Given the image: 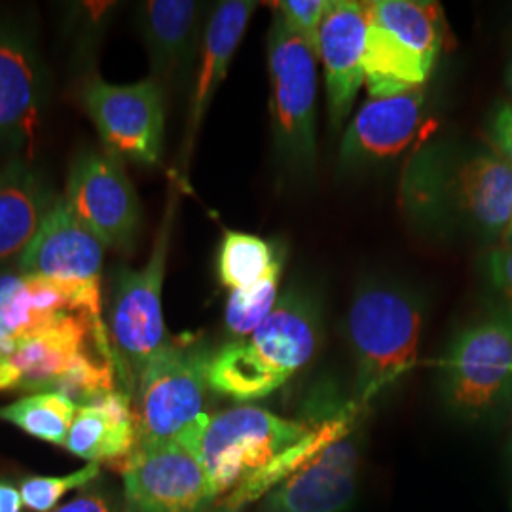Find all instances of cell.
I'll use <instances>...</instances> for the list:
<instances>
[{"label": "cell", "instance_id": "25", "mask_svg": "<svg viewBox=\"0 0 512 512\" xmlns=\"http://www.w3.org/2000/svg\"><path fill=\"white\" fill-rule=\"evenodd\" d=\"M283 272V256L275 262L272 272L255 287L245 291H230L224 308V327L232 340L255 332L274 311L279 300V283Z\"/></svg>", "mask_w": 512, "mask_h": 512}, {"label": "cell", "instance_id": "28", "mask_svg": "<svg viewBox=\"0 0 512 512\" xmlns=\"http://www.w3.org/2000/svg\"><path fill=\"white\" fill-rule=\"evenodd\" d=\"M285 476V471L279 465H272L266 471L245 480L234 492L224 495L207 512H245V509L262 499L274 486H277Z\"/></svg>", "mask_w": 512, "mask_h": 512}, {"label": "cell", "instance_id": "20", "mask_svg": "<svg viewBox=\"0 0 512 512\" xmlns=\"http://www.w3.org/2000/svg\"><path fill=\"white\" fill-rule=\"evenodd\" d=\"M46 175L29 162L14 158L0 171V268H18L19 258L54 205Z\"/></svg>", "mask_w": 512, "mask_h": 512}, {"label": "cell", "instance_id": "22", "mask_svg": "<svg viewBox=\"0 0 512 512\" xmlns=\"http://www.w3.org/2000/svg\"><path fill=\"white\" fill-rule=\"evenodd\" d=\"M370 18L435 67L444 46V12L431 0H372Z\"/></svg>", "mask_w": 512, "mask_h": 512}, {"label": "cell", "instance_id": "30", "mask_svg": "<svg viewBox=\"0 0 512 512\" xmlns=\"http://www.w3.org/2000/svg\"><path fill=\"white\" fill-rule=\"evenodd\" d=\"M488 143L497 156L512 165V103H499L488 122Z\"/></svg>", "mask_w": 512, "mask_h": 512}, {"label": "cell", "instance_id": "31", "mask_svg": "<svg viewBox=\"0 0 512 512\" xmlns=\"http://www.w3.org/2000/svg\"><path fill=\"white\" fill-rule=\"evenodd\" d=\"M52 512H122L116 499L105 490L82 492L73 501L57 507Z\"/></svg>", "mask_w": 512, "mask_h": 512}, {"label": "cell", "instance_id": "23", "mask_svg": "<svg viewBox=\"0 0 512 512\" xmlns=\"http://www.w3.org/2000/svg\"><path fill=\"white\" fill-rule=\"evenodd\" d=\"M283 256L272 243L245 232H226L219 251L220 283L230 291L255 287Z\"/></svg>", "mask_w": 512, "mask_h": 512}, {"label": "cell", "instance_id": "6", "mask_svg": "<svg viewBox=\"0 0 512 512\" xmlns=\"http://www.w3.org/2000/svg\"><path fill=\"white\" fill-rule=\"evenodd\" d=\"M440 395L463 418L494 414L512 399V313L495 311L463 327L439 363Z\"/></svg>", "mask_w": 512, "mask_h": 512}, {"label": "cell", "instance_id": "2", "mask_svg": "<svg viewBox=\"0 0 512 512\" xmlns=\"http://www.w3.org/2000/svg\"><path fill=\"white\" fill-rule=\"evenodd\" d=\"M423 302L393 281H363L349 304V348L355 366V403L365 410L414 370L420 355Z\"/></svg>", "mask_w": 512, "mask_h": 512}, {"label": "cell", "instance_id": "33", "mask_svg": "<svg viewBox=\"0 0 512 512\" xmlns=\"http://www.w3.org/2000/svg\"><path fill=\"white\" fill-rule=\"evenodd\" d=\"M21 509L23 497L18 486L8 480H0V512H21Z\"/></svg>", "mask_w": 512, "mask_h": 512}, {"label": "cell", "instance_id": "14", "mask_svg": "<svg viewBox=\"0 0 512 512\" xmlns=\"http://www.w3.org/2000/svg\"><path fill=\"white\" fill-rule=\"evenodd\" d=\"M46 99V69L29 27L0 19V150L33 152Z\"/></svg>", "mask_w": 512, "mask_h": 512}, {"label": "cell", "instance_id": "32", "mask_svg": "<svg viewBox=\"0 0 512 512\" xmlns=\"http://www.w3.org/2000/svg\"><path fill=\"white\" fill-rule=\"evenodd\" d=\"M25 275L19 272V268H0V310L10 300V296L18 291Z\"/></svg>", "mask_w": 512, "mask_h": 512}, {"label": "cell", "instance_id": "12", "mask_svg": "<svg viewBox=\"0 0 512 512\" xmlns=\"http://www.w3.org/2000/svg\"><path fill=\"white\" fill-rule=\"evenodd\" d=\"M93 349L116 363L105 319H95L90 313H67L48 327L19 338L12 353L0 361V389L31 395L52 393L59 378Z\"/></svg>", "mask_w": 512, "mask_h": 512}, {"label": "cell", "instance_id": "26", "mask_svg": "<svg viewBox=\"0 0 512 512\" xmlns=\"http://www.w3.org/2000/svg\"><path fill=\"white\" fill-rule=\"evenodd\" d=\"M99 473V463H90L71 475L29 476L19 484L23 505L35 512H52L65 495L92 484Z\"/></svg>", "mask_w": 512, "mask_h": 512}, {"label": "cell", "instance_id": "11", "mask_svg": "<svg viewBox=\"0 0 512 512\" xmlns=\"http://www.w3.org/2000/svg\"><path fill=\"white\" fill-rule=\"evenodd\" d=\"M84 105L101 141L114 156L139 165L162 158L165 90L152 78L116 86L92 78L84 86Z\"/></svg>", "mask_w": 512, "mask_h": 512}, {"label": "cell", "instance_id": "19", "mask_svg": "<svg viewBox=\"0 0 512 512\" xmlns=\"http://www.w3.org/2000/svg\"><path fill=\"white\" fill-rule=\"evenodd\" d=\"M258 2L253 0H226L220 2L207 19L205 35H203L202 59L196 74L194 90L190 95L186 137H184L183 162H188L190 150L202 126L203 116L209 109L215 93L219 90L222 80L226 78L230 63L236 55L239 42L245 35L249 21L255 14Z\"/></svg>", "mask_w": 512, "mask_h": 512}, {"label": "cell", "instance_id": "34", "mask_svg": "<svg viewBox=\"0 0 512 512\" xmlns=\"http://www.w3.org/2000/svg\"><path fill=\"white\" fill-rule=\"evenodd\" d=\"M501 245H512V215L511 222H509V226H507V232H505L503 238H501Z\"/></svg>", "mask_w": 512, "mask_h": 512}, {"label": "cell", "instance_id": "3", "mask_svg": "<svg viewBox=\"0 0 512 512\" xmlns=\"http://www.w3.org/2000/svg\"><path fill=\"white\" fill-rule=\"evenodd\" d=\"M311 401L325 414V435L296 471L262 497L258 512H346L357 499L365 410L325 391Z\"/></svg>", "mask_w": 512, "mask_h": 512}, {"label": "cell", "instance_id": "13", "mask_svg": "<svg viewBox=\"0 0 512 512\" xmlns=\"http://www.w3.org/2000/svg\"><path fill=\"white\" fill-rule=\"evenodd\" d=\"M65 200L105 247L124 253L135 247L143 224L141 202L118 156L109 150L80 154L69 171Z\"/></svg>", "mask_w": 512, "mask_h": 512}, {"label": "cell", "instance_id": "15", "mask_svg": "<svg viewBox=\"0 0 512 512\" xmlns=\"http://www.w3.org/2000/svg\"><path fill=\"white\" fill-rule=\"evenodd\" d=\"M368 23V2L357 0H332L321 23L317 59L323 63L332 131H340L346 124L357 93L365 84Z\"/></svg>", "mask_w": 512, "mask_h": 512}, {"label": "cell", "instance_id": "18", "mask_svg": "<svg viewBox=\"0 0 512 512\" xmlns=\"http://www.w3.org/2000/svg\"><path fill=\"white\" fill-rule=\"evenodd\" d=\"M139 27L147 44L152 80L165 90L184 82L202 54L205 4L196 0H150L141 4Z\"/></svg>", "mask_w": 512, "mask_h": 512}, {"label": "cell", "instance_id": "17", "mask_svg": "<svg viewBox=\"0 0 512 512\" xmlns=\"http://www.w3.org/2000/svg\"><path fill=\"white\" fill-rule=\"evenodd\" d=\"M103 256L105 243L74 215L65 196H59L19 258L18 268L23 275L92 283L101 281Z\"/></svg>", "mask_w": 512, "mask_h": 512}, {"label": "cell", "instance_id": "4", "mask_svg": "<svg viewBox=\"0 0 512 512\" xmlns=\"http://www.w3.org/2000/svg\"><path fill=\"white\" fill-rule=\"evenodd\" d=\"M177 188H171L164 219L145 268H118L112 279L109 340L122 391L135 395V387L148 363L169 344L165 332L162 289L165 264L177 211Z\"/></svg>", "mask_w": 512, "mask_h": 512}, {"label": "cell", "instance_id": "1", "mask_svg": "<svg viewBox=\"0 0 512 512\" xmlns=\"http://www.w3.org/2000/svg\"><path fill=\"white\" fill-rule=\"evenodd\" d=\"M321 342L319 296L293 287L279 296L274 311L255 332L211 351L209 387L236 403L266 399L310 365Z\"/></svg>", "mask_w": 512, "mask_h": 512}, {"label": "cell", "instance_id": "24", "mask_svg": "<svg viewBox=\"0 0 512 512\" xmlns=\"http://www.w3.org/2000/svg\"><path fill=\"white\" fill-rule=\"evenodd\" d=\"M78 406L59 393H33L0 408V420L35 439L65 444Z\"/></svg>", "mask_w": 512, "mask_h": 512}, {"label": "cell", "instance_id": "16", "mask_svg": "<svg viewBox=\"0 0 512 512\" xmlns=\"http://www.w3.org/2000/svg\"><path fill=\"white\" fill-rule=\"evenodd\" d=\"M425 101V88L368 99L342 135L340 165L357 169L401 156L427 128Z\"/></svg>", "mask_w": 512, "mask_h": 512}, {"label": "cell", "instance_id": "10", "mask_svg": "<svg viewBox=\"0 0 512 512\" xmlns=\"http://www.w3.org/2000/svg\"><path fill=\"white\" fill-rule=\"evenodd\" d=\"M122 478L124 512H207L219 501L200 454L179 440L139 442Z\"/></svg>", "mask_w": 512, "mask_h": 512}, {"label": "cell", "instance_id": "5", "mask_svg": "<svg viewBox=\"0 0 512 512\" xmlns=\"http://www.w3.org/2000/svg\"><path fill=\"white\" fill-rule=\"evenodd\" d=\"M209 351L167 344L143 370L133 403L139 442L179 440L198 452L207 412Z\"/></svg>", "mask_w": 512, "mask_h": 512}, {"label": "cell", "instance_id": "8", "mask_svg": "<svg viewBox=\"0 0 512 512\" xmlns=\"http://www.w3.org/2000/svg\"><path fill=\"white\" fill-rule=\"evenodd\" d=\"M311 433L304 421L285 420L255 404L211 414L198 454L219 499L266 471Z\"/></svg>", "mask_w": 512, "mask_h": 512}, {"label": "cell", "instance_id": "35", "mask_svg": "<svg viewBox=\"0 0 512 512\" xmlns=\"http://www.w3.org/2000/svg\"><path fill=\"white\" fill-rule=\"evenodd\" d=\"M507 84H509V90L512 93V61L509 63V69H507Z\"/></svg>", "mask_w": 512, "mask_h": 512}, {"label": "cell", "instance_id": "9", "mask_svg": "<svg viewBox=\"0 0 512 512\" xmlns=\"http://www.w3.org/2000/svg\"><path fill=\"white\" fill-rule=\"evenodd\" d=\"M414 179L412 196L431 209L448 205L484 238L501 239L512 215V165L494 150H476L456 165L429 156Z\"/></svg>", "mask_w": 512, "mask_h": 512}, {"label": "cell", "instance_id": "29", "mask_svg": "<svg viewBox=\"0 0 512 512\" xmlns=\"http://www.w3.org/2000/svg\"><path fill=\"white\" fill-rule=\"evenodd\" d=\"M486 274L503 300V310L512 313V245H499L488 255Z\"/></svg>", "mask_w": 512, "mask_h": 512}, {"label": "cell", "instance_id": "7", "mask_svg": "<svg viewBox=\"0 0 512 512\" xmlns=\"http://www.w3.org/2000/svg\"><path fill=\"white\" fill-rule=\"evenodd\" d=\"M317 54L274 14L268 35L270 110L277 158L308 177L317 165Z\"/></svg>", "mask_w": 512, "mask_h": 512}, {"label": "cell", "instance_id": "21", "mask_svg": "<svg viewBox=\"0 0 512 512\" xmlns=\"http://www.w3.org/2000/svg\"><path fill=\"white\" fill-rule=\"evenodd\" d=\"M139 444L133 397L116 389L76 410L65 448L90 463L124 461Z\"/></svg>", "mask_w": 512, "mask_h": 512}, {"label": "cell", "instance_id": "27", "mask_svg": "<svg viewBox=\"0 0 512 512\" xmlns=\"http://www.w3.org/2000/svg\"><path fill=\"white\" fill-rule=\"evenodd\" d=\"M332 0H279L274 2V14L283 19V23L306 40L317 54V40L321 23L329 12Z\"/></svg>", "mask_w": 512, "mask_h": 512}]
</instances>
